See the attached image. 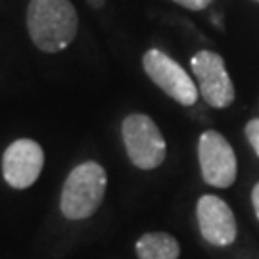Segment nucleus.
I'll list each match as a JSON object with an SVG mask.
<instances>
[{"label": "nucleus", "mask_w": 259, "mask_h": 259, "mask_svg": "<svg viewBox=\"0 0 259 259\" xmlns=\"http://www.w3.org/2000/svg\"><path fill=\"white\" fill-rule=\"evenodd\" d=\"M198 227L205 242L217 248H227L236 240L238 227L236 217L232 213L231 205L219 196L205 194L198 200L196 205Z\"/></svg>", "instance_id": "obj_7"}, {"label": "nucleus", "mask_w": 259, "mask_h": 259, "mask_svg": "<svg viewBox=\"0 0 259 259\" xmlns=\"http://www.w3.org/2000/svg\"><path fill=\"white\" fill-rule=\"evenodd\" d=\"M175 2L177 4H181V6L186 10H194V12H198V10L207 8L213 0H175Z\"/></svg>", "instance_id": "obj_11"}, {"label": "nucleus", "mask_w": 259, "mask_h": 259, "mask_svg": "<svg viewBox=\"0 0 259 259\" xmlns=\"http://www.w3.org/2000/svg\"><path fill=\"white\" fill-rule=\"evenodd\" d=\"M121 135L129 159L139 169H156L167 154L165 139L152 117L144 113H131L123 119Z\"/></svg>", "instance_id": "obj_3"}, {"label": "nucleus", "mask_w": 259, "mask_h": 259, "mask_svg": "<svg viewBox=\"0 0 259 259\" xmlns=\"http://www.w3.org/2000/svg\"><path fill=\"white\" fill-rule=\"evenodd\" d=\"M77 12L69 0H31L27 29L35 47L42 52H60L77 35Z\"/></svg>", "instance_id": "obj_1"}, {"label": "nucleus", "mask_w": 259, "mask_h": 259, "mask_svg": "<svg viewBox=\"0 0 259 259\" xmlns=\"http://www.w3.org/2000/svg\"><path fill=\"white\" fill-rule=\"evenodd\" d=\"M144 71L150 79L173 100L183 106H194L198 100V89L196 83L190 79L181 65L173 58H169L165 52L152 48L142 58Z\"/></svg>", "instance_id": "obj_6"}, {"label": "nucleus", "mask_w": 259, "mask_h": 259, "mask_svg": "<svg viewBox=\"0 0 259 259\" xmlns=\"http://www.w3.org/2000/svg\"><path fill=\"white\" fill-rule=\"evenodd\" d=\"M251 204H253V211H255V217L259 221V183L251 190Z\"/></svg>", "instance_id": "obj_12"}, {"label": "nucleus", "mask_w": 259, "mask_h": 259, "mask_svg": "<svg viewBox=\"0 0 259 259\" xmlns=\"http://www.w3.org/2000/svg\"><path fill=\"white\" fill-rule=\"evenodd\" d=\"M108 175L96 161H84L67 175L62 188L60 209L67 219L81 221L91 217L102 204Z\"/></svg>", "instance_id": "obj_2"}, {"label": "nucleus", "mask_w": 259, "mask_h": 259, "mask_svg": "<svg viewBox=\"0 0 259 259\" xmlns=\"http://www.w3.org/2000/svg\"><path fill=\"white\" fill-rule=\"evenodd\" d=\"M246 139H248L253 152L259 157V117L257 119L248 121V125H246Z\"/></svg>", "instance_id": "obj_10"}, {"label": "nucleus", "mask_w": 259, "mask_h": 259, "mask_svg": "<svg viewBox=\"0 0 259 259\" xmlns=\"http://www.w3.org/2000/svg\"><path fill=\"white\" fill-rule=\"evenodd\" d=\"M190 65L196 75L200 94L211 108L223 110L234 102L236 93H234V84L229 77L223 56L211 50H200L192 58Z\"/></svg>", "instance_id": "obj_5"}, {"label": "nucleus", "mask_w": 259, "mask_h": 259, "mask_svg": "<svg viewBox=\"0 0 259 259\" xmlns=\"http://www.w3.org/2000/svg\"><path fill=\"white\" fill-rule=\"evenodd\" d=\"M45 165V152L31 139L12 142L2 157V173L12 188H27L38 179Z\"/></svg>", "instance_id": "obj_8"}, {"label": "nucleus", "mask_w": 259, "mask_h": 259, "mask_svg": "<svg viewBox=\"0 0 259 259\" xmlns=\"http://www.w3.org/2000/svg\"><path fill=\"white\" fill-rule=\"evenodd\" d=\"M198 159L202 177L215 188H229L236 181L238 161L231 142L217 131H205L198 142Z\"/></svg>", "instance_id": "obj_4"}, {"label": "nucleus", "mask_w": 259, "mask_h": 259, "mask_svg": "<svg viewBox=\"0 0 259 259\" xmlns=\"http://www.w3.org/2000/svg\"><path fill=\"white\" fill-rule=\"evenodd\" d=\"M89 2H91V6H93V8H102L106 0H89Z\"/></svg>", "instance_id": "obj_13"}, {"label": "nucleus", "mask_w": 259, "mask_h": 259, "mask_svg": "<svg viewBox=\"0 0 259 259\" xmlns=\"http://www.w3.org/2000/svg\"><path fill=\"white\" fill-rule=\"evenodd\" d=\"M139 259H179L181 246L167 232H146L137 242Z\"/></svg>", "instance_id": "obj_9"}]
</instances>
